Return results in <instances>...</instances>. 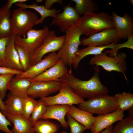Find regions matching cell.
<instances>
[{
    "instance_id": "14",
    "label": "cell",
    "mask_w": 133,
    "mask_h": 133,
    "mask_svg": "<svg viewBox=\"0 0 133 133\" xmlns=\"http://www.w3.org/2000/svg\"><path fill=\"white\" fill-rule=\"evenodd\" d=\"M114 26L119 38L125 39L133 35V21L132 17L128 13L119 16L115 12L111 15Z\"/></svg>"
},
{
    "instance_id": "31",
    "label": "cell",
    "mask_w": 133,
    "mask_h": 133,
    "mask_svg": "<svg viewBox=\"0 0 133 133\" xmlns=\"http://www.w3.org/2000/svg\"><path fill=\"white\" fill-rule=\"evenodd\" d=\"M15 46L18 54L23 70L25 71L30 67L31 55L20 46L15 44Z\"/></svg>"
},
{
    "instance_id": "12",
    "label": "cell",
    "mask_w": 133,
    "mask_h": 133,
    "mask_svg": "<svg viewBox=\"0 0 133 133\" xmlns=\"http://www.w3.org/2000/svg\"><path fill=\"white\" fill-rule=\"evenodd\" d=\"M60 60L56 52L50 53L40 61L31 66L27 71L16 75L14 77L33 79L53 66Z\"/></svg>"
},
{
    "instance_id": "28",
    "label": "cell",
    "mask_w": 133,
    "mask_h": 133,
    "mask_svg": "<svg viewBox=\"0 0 133 133\" xmlns=\"http://www.w3.org/2000/svg\"><path fill=\"white\" fill-rule=\"evenodd\" d=\"M114 96L117 102L118 109L124 112L133 107V94L130 92L116 94Z\"/></svg>"
},
{
    "instance_id": "30",
    "label": "cell",
    "mask_w": 133,
    "mask_h": 133,
    "mask_svg": "<svg viewBox=\"0 0 133 133\" xmlns=\"http://www.w3.org/2000/svg\"><path fill=\"white\" fill-rule=\"evenodd\" d=\"M47 106L41 99L34 108L31 114L30 120L33 124L40 119L41 117L46 112Z\"/></svg>"
},
{
    "instance_id": "21",
    "label": "cell",
    "mask_w": 133,
    "mask_h": 133,
    "mask_svg": "<svg viewBox=\"0 0 133 133\" xmlns=\"http://www.w3.org/2000/svg\"><path fill=\"white\" fill-rule=\"evenodd\" d=\"M67 114L83 126L86 129L90 130L96 119V117L93 116V114L73 105L70 106Z\"/></svg>"
},
{
    "instance_id": "25",
    "label": "cell",
    "mask_w": 133,
    "mask_h": 133,
    "mask_svg": "<svg viewBox=\"0 0 133 133\" xmlns=\"http://www.w3.org/2000/svg\"><path fill=\"white\" fill-rule=\"evenodd\" d=\"M11 9H8L6 3L0 8V38L10 37L12 34L10 18Z\"/></svg>"
},
{
    "instance_id": "11",
    "label": "cell",
    "mask_w": 133,
    "mask_h": 133,
    "mask_svg": "<svg viewBox=\"0 0 133 133\" xmlns=\"http://www.w3.org/2000/svg\"><path fill=\"white\" fill-rule=\"evenodd\" d=\"M120 40L115 28L106 29L95 33L88 37L80 39L83 46L101 47L112 43H117Z\"/></svg>"
},
{
    "instance_id": "5",
    "label": "cell",
    "mask_w": 133,
    "mask_h": 133,
    "mask_svg": "<svg viewBox=\"0 0 133 133\" xmlns=\"http://www.w3.org/2000/svg\"><path fill=\"white\" fill-rule=\"evenodd\" d=\"M127 56L124 52L118 53L113 57L107 56L104 51L92 58L89 61L90 65L100 66L106 71H115L124 74L127 70Z\"/></svg>"
},
{
    "instance_id": "36",
    "label": "cell",
    "mask_w": 133,
    "mask_h": 133,
    "mask_svg": "<svg viewBox=\"0 0 133 133\" xmlns=\"http://www.w3.org/2000/svg\"><path fill=\"white\" fill-rule=\"evenodd\" d=\"M10 37L0 38V66L6 67L4 58L5 51L6 45Z\"/></svg>"
},
{
    "instance_id": "18",
    "label": "cell",
    "mask_w": 133,
    "mask_h": 133,
    "mask_svg": "<svg viewBox=\"0 0 133 133\" xmlns=\"http://www.w3.org/2000/svg\"><path fill=\"white\" fill-rule=\"evenodd\" d=\"M15 36L13 34L11 35L6 46L4 56L6 67L23 71L18 53L15 46Z\"/></svg>"
},
{
    "instance_id": "6",
    "label": "cell",
    "mask_w": 133,
    "mask_h": 133,
    "mask_svg": "<svg viewBox=\"0 0 133 133\" xmlns=\"http://www.w3.org/2000/svg\"><path fill=\"white\" fill-rule=\"evenodd\" d=\"M65 33L64 44L57 53L66 66H71L75 55L81 44L80 37L82 34L78 27Z\"/></svg>"
},
{
    "instance_id": "23",
    "label": "cell",
    "mask_w": 133,
    "mask_h": 133,
    "mask_svg": "<svg viewBox=\"0 0 133 133\" xmlns=\"http://www.w3.org/2000/svg\"><path fill=\"white\" fill-rule=\"evenodd\" d=\"M32 83L30 79L13 77L8 84V90L13 94L24 97L28 95V92Z\"/></svg>"
},
{
    "instance_id": "46",
    "label": "cell",
    "mask_w": 133,
    "mask_h": 133,
    "mask_svg": "<svg viewBox=\"0 0 133 133\" xmlns=\"http://www.w3.org/2000/svg\"><path fill=\"white\" fill-rule=\"evenodd\" d=\"M60 133H67V132L65 131H63Z\"/></svg>"
},
{
    "instance_id": "37",
    "label": "cell",
    "mask_w": 133,
    "mask_h": 133,
    "mask_svg": "<svg viewBox=\"0 0 133 133\" xmlns=\"http://www.w3.org/2000/svg\"><path fill=\"white\" fill-rule=\"evenodd\" d=\"M9 126L12 125L0 110V130L6 133H13L8 128Z\"/></svg>"
},
{
    "instance_id": "41",
    "label": "cell",
    "mask_w": 133,
    "mask_h": 133,
    "mask_svg": "<svg viewBox=\"0 0 133 133\" xmlns=\"http://www.w3.org/2000/svg\"><path fill=\"white\" fill-rule=\"evenodd\" d=\"M113 127V126L112 125H111L102 131L97 133H112V130ZM90 133H92L91 132Z\"/></svg>"
},
{
    "instance_id": "38",
    "label": "cell",
    "mask_w": 133,
    "mask_h": 133,
    "mask_svg": "<svg viewBox=\"0 0 133 133\" xmlns=\"http://www.w3.org/2000/svg\"><path fill=\"white\" fill-rule=\"evenodd\" d=\"M23 71L14 70L5 67L0 66V74H12L17 75L22 73Z\"/></svg>"
},
{
    "instance_id": "24",
    "label": "cell",
    "mask_w": 133,
    "mask_h": 133,
    "mask_svg": "<svg viewBox=\"0 0 133 133\" xmlns=\"http://www.w3.org/2000/svg\"><path fill=\"white\" fill-rule=\"evenodd\" d=\"M15 4L19 8L25 9H32L38 12L41 17L36 22V25L42 23L46 17H51L53 18L55 17L56 14L60 13L61 11L60 10H56L55 8L50 10L48 9L45 8L43 5L39 6L35 3L30 5L26 4L24 3H17Z\"/></svg>"
},
{
    "instance_id": "29",
    "label": "cell",
    "mask_w": 133,
    "mask_h": 133,
    "mask_svg": "<svg viewBox=\"0 0 133 133\" xmlns=\"http://www.w3.org/2000/svg\"><path fill=\"white\" fill-rule=\"evenodd\" d=\"M112 133H133V117L123 118L113 127Z\"/></svg>"
},
{
    "instance_id": "45",
    "label": "cell",
    "mask_w": 133,
    "mask_h": 133,
    "mask_svg": "<svg viewBox=\"0 0 133 133\" xmlns=\"http://www.w3.org/2000/svg\"><path fill=\"white\" fill-rule=\"evenodd\" d=\"M43 1L42 0H36V2L37 3H40L41 2Z\"/></svg>"
},
{
    "instance_id": "27",
    "label": "cell",
    "mask_w": 133,
    "mask_h": 133,
    "mask_svg": "<svg viewBox=\"0 0 133 133\" xmlns=\"http://www.w3.org/2000/svg\"><path fill=\"white\" fill-rule=\"evenodd\" d=\"M33 127L35 133H55L60 127L54 122L42 119L33 124Z\"/></svg>"
},
{
    "instance_id": "2",
    "label": "cell",
    "mask_w": 133,
    "mask_h": 133,
    "mask_svg": "<svg viewBox=\"0 0 133 133\" xmlns=\"http://www.w3.org/2000/svg\"><path fill=\"white\" fill-rule=\"evenodd\" d=\"M78 28L82 34L89 36L106 29L114 28V26L112 16L101 12L88 13L80 17Z\"/></svg>"
},
{
    "instance_id": "15",
    "label": "cell",
    "mask_w": 133,
    "mask_h": 133,
    "mask_svg": "<svg viewBox=\"0 0 133 133\" xmlns=\"http://www.w3.org/2000/svg\"><path fill=\"white\" fill-rule=\"evenodd\" d=\"M124 116V112L117 110L111 113L98 115L91 130L92 133L101 132L114 123L121 120Z\"/></svg>"
},
{
    "instance_id": "17",
    "label": "cell",
    "mask_w": 133,
    "mask_h": 133,
    "mask_svg": "<svg viewBox=\"0 0 133 133\" xmlns=\"http://www.w3.org/2000/svg\"><path fill=\"white\" fill-rule=\"evenodd\" d=\"M70 106L54 105L47 106L46 111L40 119H56L60 123L63 128L67 129L68 126L65 119V116L67 113Z\"/></svg>"
},
{
    "instance_id": "39",
    "label": "cell",
    "mask_w": 133,
    "mask_h": 133,
    "mask_svg": "<svg viewBox=\"0 0 133 133\" xmlns=\"http://www.w3.org/2000/svg\"><path fill=\"white\" fill-rule=\"evenodd\" d=\"M62 0H45L44 6L46 9L50 10L52 5L55 3H58L61 5L63 3Z\"/></svg>"
},
{
    "instance_id": "22",
    "label": "cell",
    "mask_w": 133,
    "mask_h": 133,
    "mask_svg": "<svg viewBox=\"0 0 133 133\" xmlns=\"http://www.w3.org/2000/svg\"><path fill=\"white\" fill-rule=\"evenodd\" d=\"M116 43H112L108 45L101 47L87 46L85 48L78 49L75 53L72 63V66L77 69L80 62L85 56L89 55H97L101 54L106 49H113Z\"/></svg>"
},
{
    "instance_id": "35",
    "label": "cell",
    "mask_w": 133,
    "mask_h": 133,
    "mask_svg": "<svg viewBox=\"0 0 133 133\" xmlns=\"http://www.w3.org/2000/svg\"><path fill=\"white\" fill-rule=\"evenodd\" d=\"M66 115L67 119V122L70 129V133H83L86 129L83 126L77 121L70 116L67 114Z\"/></svg>"
},
{
    "instance_id": "16",
    "label": "cell",
    "mask_w": 133,
    "mask_h": 133,
    "mask_svg": "<svg viewBox=\"0 0 133 133\" xmlns=\"http://www.w3.org/2000/svg\"><path fill=\"white\" fill-rule=\"evenodd\" d=\"M68 71L66 66L60 59L53 66L31 80L32 82L59 81Z\"/></svg>"
},
{
    "instance_id": "33",
    "label": "cell",
    "mask_w": 133,
    "mask_h": 133,
    "mask_svg": "<svg viewBox=\"0 0 133 133\" xmlns=\"http://www.w3.org/2000/svg\"><path fill=\"white\" fill-rule=\"evenodd\" d=\"M127 41L122 43H116L115 48L110 50H106L104 51L108 56L113 57L116 55L118 53V50L123 48H127L131 49H133V35L130 36L127 39Z\"/></svg>"
},
{
    "instance_id": "8",
    "label": "cell",
    "mask_w": 133,
    "mask_h": 133,
    "mask_svg": "<svg viewBox=\"0 0 133 133\" xmlns=\"http://www.w3.org/2000/svg\"><path fill=\"white\" fill-rule=\"evenodd\" d=\"M49 31L46 25L42 29L32 28L27 33L26 38L16 35L15 44L22 48L31 56L42 44Z\"/></svg>"
},
{
    "instance_id": "34",
    "label": "cell",
    "mask_w": 133,
    "mask_h": 133,
    "mask_svg": "<svg viewBox=\"0 0 133 133\" xmlns=\"http://www.w3.org/2000/svg\"><path fill=\"white\" fill-rule=\"evenodd\" d=\"M14 75L12 74H0V97L2 100L6 96L8 84Z\"/></svg>"
},
{
    "instance_id": "44",
    "label": "cell",
    "mask_w": 133,
    "mask_h": 133,
    "mask_svg": "<svg viewBox=\"0 0 133 133\" xmlns=\"http://www.w3.org/2000/svg\"><path fill=\"white\" fill-rule=\"evenodd\" d=\"M128 1L129 2L131 3L132 5L133 6V0H128Z\"/></svg>"
},
{
    "instance_id": "26",
    "label": "cell",
    "mask_w": 133,
    "mask_h": 133,
    "mask_svg": "<svg viewBox=\"0 0 133 133\" xmlns=\"http://www.w3.org/2000/svg\"><path fill=\"white\" fill-rule=\"evenodd\" d=\"M71 1L75 3L73 7L79 16L95 13L98 10L97 3L93 0H72Z\"/></svg>"
},
{
    "instance_id": "40",
    "label": "cell",
    "mask_w": 133,
    "mask_h": 133,
    "mask_svg": "<svg viewBox=\"0 0 133 133\" xmlns=\"http://www.w3.org/2000/svg\"><path fill=\"white\" fill-rule=\"evenodd\" d=\"M28 1L27 0H8L6 3L7 9H11L13 4L17 3H25Z\"/></svg>"
},
{
    "instance_id": "4",
    "label": "cell",
    "mask_w": 133,
    "mask_h": 133,
    "mask_svg": "<svg viewBox=\"0 0 133 133\" xmlns=\"http://www.w3.org/2000/svg\"><path fill=\"white\" fill-rule=\"evenodd\" d=\"M78 105V108L98 115L113 112L118 109L116 99L114 96L108 94L89 99Z\"/></svg>"
},
{
    "instance_id": "20",
    "label": "cell",
    "mask_w": 133,
    "mask_h": 133,
    "mask_svg": "<svg viewBox=\"0 0 133 133\" xmlns=\"http://www.w3.org/2000/svg\"><path fill=\"white\" fill-rule=\"evenodd\" d=\"M5 116L13 124L11 130L13 133H35L30 119L23 115Z\"/></svg>"
},
{
    "instance_id": "43",
    "label": "cell",
    "mask_w": 133,
    "mask_h": 133,
    "mask_svg": "<svg viewBox=\"0 0 133 133\" xmlns=\"http://www.w3.org/2000/svg\"><path fill=\"white\" fill-rule=\"evenodd\" d=\"M128 114L129 117H133V107L128 110Z\"/></svg>"
},
{
    "instance_id": "13",
    "label": "cell",
    "mask_w": 133,
    "mask_h": 133,
    "mask_svg": "<svg viewBox=\"0 0 133 133\" xmlns=\"http://www.w3.org/2000/svg\"><path fill=\"white\" fill-rule=\"evenodd\" d=\"M62 85L59 81L32 82L28 95L34 99L47 97L59 91Z\"/></svg>"
},
{
    "instance_id": "42",
    "label": "cell",
    "mask_w": 133,
    "mask_h": 133,
    "mask_svg": "<svg viewBox=\"0 0 133 133\" xmlns=\"http://www.w3.org/2000/svg\"><path fill=\"white\" fill-rule=\"evenodd\" d=\"M5 105L4 102L0 97V110L1 112H3L4 110Z\"/></svg>"
},
{
    "instance_id": "9",
    "label": "cell",
    "mask_w": 133,
    "mask_h": 133,
    "mask_svg": "<svg viewBox=\"0 0 133 133\" xmlns=\"http://www.w3.org/2000/svg\"><path fill=\"white\" fill-rule=\"evenodd\" d=\"M63 9L62 12L56 14L50 25H55L60 31L66 32L78 27L80 17L74 7L69 5L65 6Z\"/></svg>"
},
{
    "instance_id": "32",
    "label": "cell",
    "mask_w": 133,
    "mask_h": 133,
    "mask_svg": "<svg viewBox=\"0 0 133 133\" xmlns=\"http://www.w3.org/2000/svg\"><path fill=\"white\" fill-rule=\"evenodd\" d=\"M38 102L34 99L27 95L24 98L23 115L30 119L33 110Z\"/></svg>"
},
{
    "instance_id": "1",
    "label": "cell",
    "mask_w": 133,
    "mask_h": 133,
    "mask_svg": "<svg viewBox=\"0 0 133 133\" xmlns=\"http://www.w3.org/2000/svg\"><path fill=\"white\" fill-rule=\"evenodd\" d=\"M94 67L95 72L89 80L84 81L75 77L71 67L59 80L62 85L69 87L80 96L90 99L100 95L108 94L109 90L101 82L99 78V66Z\"/></svg>"
},
{
    "instance_id": "3",
    "label": "cell",
    "mask_w": 133,
    "mask_h": 133,
    "mask_svg": "<svg viewBox=\"0 0 133 133\" xmlns=\"http://www.w3.org/2000/svg\"><path fill=\"white\" fill-rule=\"evenodd\" d=\"M39 19L32 11L19 8L14 10L10 18L12 34L25 37L27 33L36 25Z\"/></svg>"
},
{
    "instance_id": "10",
    "label": "cell",
    "mask_w": 133,
    "mask_h": 133,
    "mask_svg": "<svg viewBox=\"0 0 133 133\" xmlns=\"http://www.w3.org/2000/svg\"><path fill=\"white\" fill-rule=\"evenodd\" d=\"M62 85L57 95L40 99L46 106L54 105H79L85 101L83 98L75 93L69 87Z\"/></svg>"
},
{
    "instance_id": "7",
    "label": "cell",
    "mask_w": 133,
    "mask_h": 133,
    "mask_svg": "<svg viewBox=\"0 0 133 133\" xmlns=\"http://www.w3.org/2000/svg\"><path fill=\"white\" fill-rule=\"evenodd\" d=\"M65 37V35L57 36L55 31H49L42 44L31 55L30 67L41 61L46 54L59 50L64 44Z\"/></svg>"
},
{
    "instance_id": "19",
    "label": "cell",
    "mask_w": 133,
    "mask_h": 133,
    "mask_svg": "<svg viewBox=\"0 0 133 133\" xmlns=\"http://www.w3.org/2000/svg\"><path fill=\"white\" fill-rule=\"evenodd\" d=\"M24 98L9 93L4 102V110L2 113L4 116L23 115Z\"/></svg>"
}]
</instances>
